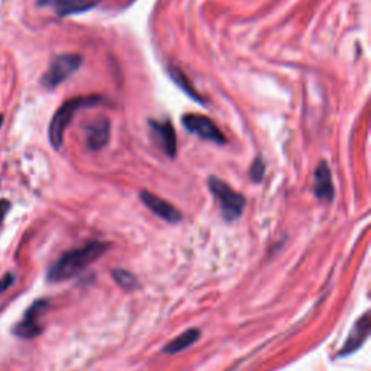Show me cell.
<instances>
[{
  "instance_id": "d6986e66",
  "label": "cell",
  "mask_w": 371,
  "mask_h": 371,
  "mask_svg": "<svg viewBox=\"0 0 371 371\" xmlns=\"http://www.w3.org/2000/svg\"><path fill=\"white\" fill-rule=\"evenodd\" d=\"M2 123H3V116L0 115V127H2Z\"/></svg>"
},
{
  "instance_id": "7a4b0ae2",
  "label": "cell",
  "mask_w": 371,
  "mask_h": 371,
  "mask_svg": "<svg viewBox=\"0 0 371 371\" xmlns=\"http://www.w3.org/2000/svg\"><path fill=\"white\" fill-rule=\"evenodd\" d=\"M103 102H105L103 96L90 94V96L71 97L61 105L57 112L54 114L51 123H49V129H48L49 142H51V145L55 148V150H60L61 145H63L66 129L68 128L74 115H76L81 109L99 106Z\"/></svg>"
},
{
  "instance_id": "9c48e42d",
  "label": "cell",
  "mask_w": 371,
  "mask_h": 371,
  "mask_svg": "<svg viewBox=\"0 0 371 371\" xmlns=\"http://www.w3.org/2000/svg\"><path fill=\"white\" fill-rule=\"evenodd\" d=\"M150 128L154 133V138L162 145L163 151L170 157L175 158L177 154V140L176 131L172 128L170 120H150Z\"/></svg>"
},
{
  "instance_id": "277c9868",
  "label": "cell",
  "mask_w": 371,
  "mask_h": 371,
  "mask_svg": "<svg viewBox=\"0 0 371 371\" xmlns=\"http://www.w3.org/2000/svg\"><path fill=\"white\" fill-rule=\"evenodd\" d=\"M83 64V57L80 54H61L57 55L49 63L44 76L41 77V84L45 89L53 90L66 81L76 73Z\"/></svg>"
},
{
  "instance_id": "2e32d148",
  "label": "cell",
  "mask_w": 371,
  "mask_h": 371,
  "mask_svg": "<svg viewBox=\"0 0 371 371\" xmlns=\"http://www.w3.org/2000/svg\"><path fill=\"white\" fill-rule=\"evenodd\" d=\"M250 175H251V179L257 183H259L263 180L264 175H266V164L263 162V158L261 157H257L254 159V163L251 166V171H250Z\"/></svg>"
},
{
  "instance_id": "ba28073f",
  "label": "cell",
  "mask_w": 371,
  "mask_h": 371,
  "mask_svg": "<svg viewBox=\"0 0 371 371\" xmlns=\"http://www.w3.org/2000/svg\"><path fill=\"white\" fill-rule=\"evenodd\" d=\"M142 203L154 212L158 218L164 219L168 224H177L181 220V214L177 207L170 205L168 202L163 201L162 197L153 194L151 192H141L140 194Z\"/></svg>"
},
{
  "instance_id": "7c38bea8",
  "label": "cell",
  "mask_w": 371,
  "mask_h": 371,
  "mask_svg": "<svg viewBox=\"0 0 371 371\" xmlns=\"http://www.w3.org/2000/svg\"><path fill=\"white\" fill-rule=\"evenodd\" d=\"M368 333H370V316H368V314H366L354 325L347 341H345L344 347L340 351V355L344 357V355H348V354L357 351L364 344V341L368 338Z\"/></svg>"
},
{
  "instance_id": "e0dca14e",
  "label": "cell",
  "mask_w": 371,
  "mask_h": 371,
  "mask_svg": "<svg viewBox=\"0 0 371 371\" xmlns=\"http://www.w3.org/2000/svg\"><path fill=\"white\" fill-rule=\"evenodd\" d=\"M14 281H15V276L12 273H6L2 279H0V293L6 292L12 284H14Z\"/></svg>"
},
{
  "instance_id": "8992f818",
  "label": "cell",
  "mask_w": 371,
  "mask_h": 371,
  "mask_svg": "<svg viewBox=\"0 0 371 371\" xmlns=\"http://www.w3.org/2000/svg\"><path fill=\"white\" fill-rule=\"evenodd\" d=\"M181 123L189 132L197 135V137H201L203 140L212 141L219 145H224L227 142L225 135L220 132V129L216 127V123L207 116L189 114L181 118Z\"/></svg>"
},
{
  "instance_id": "ac0fdd59",
  "label": "cell",
  "mask_w": 371,
  "mask_h": 371,
  "mask_svg": "<svg viewBox=\"0 0 371 371\" xmlns=\"http://www.w3.org/2000/svg\"><path fill=\"white\" fill-rule=\"evenodd\" d=\"M10 209V202L6 199H0V225L3 224V220Z\"/></svg>"
},
{
  "instance_id": "9a60e30c",
  "label": "cell",
  "mask_w": 371,
  "mask_h": 371,
  "mask_svg": "<svg viewBox=\"0 0 371 371\" xmlns=\"http://www.w3.org/2000/svg\"><path fill=\"white\" fill-rule=\"evenodd\" d=\"M112 276H114L115 281L119 284V286L122 289L133 290V289L138 287L137 277H135L132 273H129V271H125V270H114Z\"/></svg>"
},
{
  "instance_id": "5b68a950",
  "label": "cell",
  "mask_w": 371,
  "mask_h": 371,
  "mask_svg": "<svg viewBox=\"0 0 371 371\" xmlns=\"http://www.w3.org/2000/svg\"><path fill=\"white\" fill-rule=\"evenodd\" d=\"M48 305L49 303L45 299L35 300L28 307V311L25 312L21 322L14 327V335H16L21 340H34L36 337H40L44 329L41 319L47 312Z\"/></svg>"
},
{
  "instance_id": "3957f363",
  "label": "cell",
  "mask_w": 371,
  "mask_h": 371,
  "mask_svg": "<svg viewBox=\"0 0 371 371\" xmlns=\"http://www.w3.org/2000/svg\"><path fill=\"white\" fill-rule=\"evenodd\" d=\"M207 186L215 196V199L219 202L224 219L228 222L237 220L244 212L245 197L235 192L232 188H229V184L218 177H209Z\"/></svg>"
},
{
  "instance_id": "8fae6325",
  "label": "cell",
  "mask_w": 371,
  "mask_h": 371,
  "mask_svg": "<svg viewBox=\"0 0 371 371\" xmlns=\"http://www.w3.org/2000/svg\"><path fill=\"white\" fill-rule=\"evenodd\" d=\"M86 132H88V146L93 151L101 150L107 142L110 137V122L107 118H99L93 120L90 125L86 127Z\"/></svg>"
},
{
  "instance_id": "5bb4252c",
  "label": "cell",
  "mask_w": 371,
  "mask_h": 371,
  "mask_svg": "<svg viewBox=\"0 0 371 371\" xmlns=\"http://www.w3.org/2000/svg\"><path fill=\"white\" fill-rule=\"evenodd\" d=\"M168 74H170V77L172 79V81H175L184 93H188L192 99H194V101L203 103V101L201 99V96L196 93V90H194V88L192 86L189 77L186 76V74H184L179 67H176V66H170V67H168Z\"/></svg>"
},
{
  "instance_id": "52a82bcc",
  "label": "cell",
  "mask_w": 371,
  "mask_h": 371,
  "mask_svg": "<svg viewBox=\"0 0 371 371\" xmlns=\"http://www.w3.org/2000/svg\"><path fill=\"white\" fill-rule=\"evenodd\" d=\"M102 3V0H38L36 5L51 9L60 18L79 15Z\"/></svg>"
},
{
  "instance_id": "4fadbf2b",
  "label": "cell",
  "mask_w": 371,
  "mask_h": 371,
  "mask_svg": "<svg viewBox=\"0 0 371 371\" xmlns=\"http://www.w3.org/2000/svg\"><path fill=\"white\" fill-rule=\"evenodd\" d=\"M199 338H201V331L196 329V328H192L189 331L183 332L181 335H179L171 342H168V345H166L164 347V353L166 354H179V353L184 351L186 348L192 347V345Z\"/></svg>"
},
{
  "instance_id": "30bf717a",
  "label": "cell",
  "mask_w": 371,
  "mask_h": 371,
  "mask_svg": "<svg viewBox=\"0 0 371 371\" xmlns=\"http://www.w3.org/2000/svg\"><path fill=\"white\" fill-rule=\"evenodd\" d=\"M314 192L318 199L332 202L333 196H335V190H333V183L331 170L327 162H320L319 166L315 170L314 175Z\"/></svg>"
},
{
  "instance_id": "6da1fadb",
  "label": "cell",
  "mask_w": 371,
  "mask_h": 371,
  "mask_svg": "<svg viewBox=\"0 0 371 371\" xmlns=\"http://www.w3.org/2000/svg\"><path fill=\"white\" fill-rule=\"evenodd\" d=\"M107 244L103 242H90L80 248L71 250L61 255L57 261L49 267L47 273V280L49 283H60L68 279L76 277L84 268L93 264L96 259L103 255L107 250Z\"/></svg>"
}]
</instances>
